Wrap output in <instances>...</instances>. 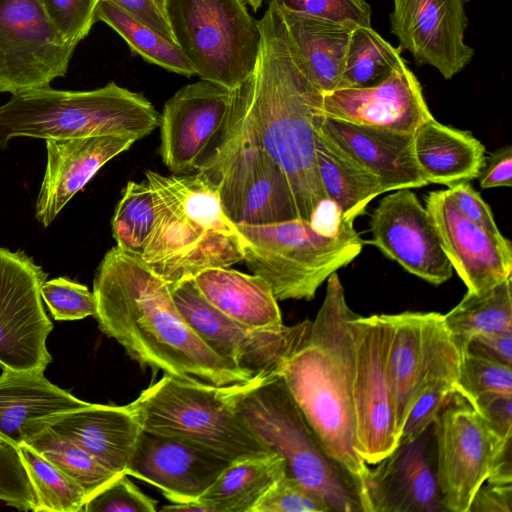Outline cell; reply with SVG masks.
<instances>
[{
  "instance_id": "6da1fadb",
  "label": "cell",
  "mask_w": 512,
  "mask_h": 512,
  "mask_svg": "<svg viewBox=\"0 0 512 512\" xmlns=\"http://www.w3.org/2000/svg\"><path fill=\"white\" fill-rule=\"evenodd\" d=\"M93 293L100 330L143 367L215 386L254 378L206 345L178 310L170 284L139 256L112 247L96 270Z\"/></svg>"
},
{
  "instance_id": "7a4b0ae2",
  "label": "cell",
  "mask_w": 512,
  "mask_h": 512,
  "mask_svg": "<svg viewBox=\"0 0 512 512\" xmlns=\"http://www.w3.org/2000/svg\"><path fill=\"white\" fill-rule=\"evenodd\" d=\"M260 42L250 75L234 89V104L258 142L284 171L299 219L309 221L326 197L315 158L323 94L309 81L290 44L278 7L257 20Z\"/></svg>"
},
{
  "instance_id": "3957f363",
  "label": "cell",
  "mask_w": 512,
  "mask_h": 512,
  "mask_svg": "<svg viewBox=\"0 0 512 512\" xmlns=\"http://www.w3.org/2000/svg\"><path fill=\"white\" fill-rule=\"evenodd\" d=\"M357 315L337 272L331 274L307 340L280 374L323 448L352 477L360 497L369 466L356 451L352 404V322Z\"/></svg>"
},
{
  "instance_id": "277c9868",
  "label": "cell",
  "mask_w": 512,
  "mask_h": 512,
  "mask_svg": "<svg viewBox=\"0 0 512 512\" xmlns=\"http://www.w3.org/2000/svg\"><path fill=\"white\" fill-rule=\"evenodd\" d=\"M155 220L141 259L170 286L243 260V243L216 188L203 176L146 171Z\"/></svg>"
},
{
  "instance_id": "5b68a950",
  "label": "cell",
  "mask_w": 512,
  "mask_h": 512,
  "mask_svg": "<svg viewBox=\"0 0 512 512\" xmlns=\"http://www.w3.org/2000/svg\"><path fill=\"white\" fill-rule=\"evenodd\" d=\"M232 406L255 437L284 458L287 475L324 500L332 511L362 512L354 480L325 451L281 374L235 384Z\"/></svg>"
},
{
  "instance_id": "8992f818",
  "label": "cell",
  "mask_w": 512,
  "mask_h": 512,
  "mask_svg": "<svg viewBox=\"0 0 512 512\" xmlns=\"http://www.w3.org/2000/svg\"><path fill=\"white\" fill-rule=\"evenodd\" d=\"M159 123L160 115L147 98L114 82L88 91L47 86L12 95L0 106V149L15 137L121 135L139 140Z\"/></svg>"
},
{
  "instance_id": "52a82bcc",
  "label": "cell",
  "mask_w": 512,
  "mask_h": 512,
  "mask_svg": "<svg viewBox=\"0 0 512 512\" xmlns=\"http://www.w3.org/2000/svg\"><path fill=\"white\" fill-rule=\"evenodd\" d=\"M236 226L243 260L277 300H312L329 276L350 264L364 246L351 222H344L334 235L322 234L301 219Z\"/></svg>"
},
{
  "instance_id": "ba28073f",
  "label": "cell",
  "mask_w": 512,
  "mask_h": 512,
  "mask_svg": "<svg viewBox=\"0 0 512 512\" xmlns=\"http://www.w3.org/2000/svg\"><path fill=\"white\" fill-rule=\"evenodd\" d=\"M234 385L164 375L128 407L142 429L196 442L232 461L270 453L235 413Z\"/></svg>"
},
{
  "instance_id": "9c48e42d",
  "label": "cell",
  "mask_w": 512,
  "mask_h": 512,
  "mask_svg": "<svg viewBox=\"0 0 512 512\" xmlns=\"http://www.w3.org/2000/svg\"><path fill=\"white\" fill-rule=\"evenodd\" d=\"M197 174L217 190L235 224H266L299 219L289 181L258 142L236 107Z\"/></svg>"
},
{
  "instance_id": "30bf717a",
  "label": "cell",
  "mask_w": 512,
  "mask_h": 512,
  "mask_svg": "<svg viewBox=\"0 0 512 512\" xmlns=\"http://www.w3.org/2000/svg\"><path fill=\"white\" fill-rule=\"evenodd\" d=\"M166 15L201 80L233 90L250 75L260 32L244 0H166Z\"/></svg>"
},
{
  "instance_id": "8fae6325",
  "label": "cell",
  "mask_w": 512,
  "mask_h": 512,
  "mask_svg": "<svg viewBox=\"0 0 512 512\" xmlns=\"http://www.w3.org/2000/svg\"><path fill=\"white\" fill-rule=\"evenodd\" d=\"M171 292L178 310L206 345L253 377L280 374L303 346L311 328L309 320L277 329L241 324L211 306L192 278L172 285Z\"/></svg>"
},
{
  "instance_id": "7c38bea8",
  "label": "cell",
  "mask_w": 512,
  "mask_h": 512,
  "mask_svg": "<svg viewBox=\"0 0 512 512\" xmlns=\"http://www.w3.org/2000/svg\"><path fill=\"white\" fill-rule=\"evenodd\" d=\"M388 319L387 373L400 436L409 412L431 381L458 382L461 353L440 313L406 311L388 314Z\"/></svg>"
},
{
  "instance_id": "4fadbf2b",
  "label": "cell",
  "mask_w": 512,
  "mask_h": 512,
  "mask_svg": "<svg viewBox=\"0 0 512 512\" xmlns=\"http://www.w3.org/2000/svg\"><path fill=\"white\" fill-rule=\"evenodd\" d=\"M352 331L356 451L368 465H374L399 443L387 373L390 344L388 314L369 317L358 314L352 322Z\"/></svg>"
},
{
  "instance_id": "5bb4252c",
  "label": "cell",
  "mask_w": 512,
  "mask_h": 512,
  "mask_svg": "<svg viewBox=\"0 0 512 512\" xmlns=\"http://www.w3.org/2000/svg\"><path fill=\"white\" fill-rule=\"evenodd\" d=\"M47 273L24 251L0 247V368L44 372L53 324L41 297Z\"/></svg>"
},
{
  "instance_id": "9a60e30c",
  "label": "cell",
  "mask_w": 512,
  "mask_h": 512,
  "mask_svg": "<svg viewBox=\"0 0 512 512\" xmlns=\"http://www.w3.org/2000/svg\"><path fill=\"white\" fill-rule=\"evenodd\" d=\"M75 48L37 0H0V92L49 86L66 74Z\"/></svg>"
},
{
  "instance_id": "2e32d148",
  "label": "cell",
  "mask_w": 512,
  "mask_h": 512,
  "mask_svg": "<svg viewBox=\"0 0 512 512\" xmlns=\"http://www.w3.org/2000/svg\"><path fill=\"white\" fill-rule=\"evenodd\" d=\"M433 425L442 504L446 512H468L488 475L493 435L458 393L451 395Z\"/></svg>"
},
{
  "instance_id": "e0dca14e",
  "label": "cell",
  "mask_w": 512,
  "mask_h": 512,
  "mask_svg": "<svg viewBox=\"0 0 512 512\" xmlns=\"http://www.w3.org/2000/svg\"><path fill=\"white\" fill-rule=\"evenodd\" d=\"M234 89L201 80L180 88L160 115V155L176 175L197 171L223 133Z\"/></svg>"
},
{
  "instance_id": "ac0fdd59",
  "label": "cell",
  "mask_w": 512,
  "mask_h": 512,
  "mask_svg": "<svg viewBox=\"0 0 512 512\" xmlns=\"http://www.w3.org/2000/svg\"><path fill=\"white\" fill-rule=\"evenodd\" d=\"M468 0H393L391 33L419 66L435 68L446 80L473 59L465 42Z\"/></svg>"
},
{
  "instance_id": "d6986e66",
  "label": "cell",
  "mask_w": 512,
  "mask_h": 512,
  "mask_svg": "<svg viewBox=\"0 0 512 512\" xmlns=\"http://www.w3.org/2000/svg\"><path fill=\"white\" fill-rule=\"evenodd\" d=\"M360 502L362 512H446L437 482L433 423L368 468Z\"/></svg>"
},
{
  "instance_id": "ffe728a7",
  "label": "cell",
  "mask_w": 512,
  "mask_h": 512,
  "mask_svg": "<svg viewBox=\"0 0 512 512\" xmlns=\"http://www.w3.org/2000/svg\"><path fill=\"white\" fill-rule=\"evenodd\" d=\"M370 230L368 243L407 272L436 286L451 278L453 268L432 219L410 189L382 198L371 216Z\"/></svg>"
},
{
  "instance_id": "44dd1931",
  "label": "cell",
  "mask_w": 512,
  "mask_h": 512,
  "mask_svg": "<svg viewBox=\"0 0 512 512\" xmlns=\"http://www.w3.org/2000/svg\"><path fill=\"white\" fill-rule=\"evenodd\" d=\"M231 462L196 442L141 428L124 473L183 503L197 500Z\"/></svg>"
},
{
  "instance_id": "7402d4cb",
  "label": "cell",
  "mask_w": 512,
  "mask_h": 512,
  "mask_svg": "<svg viewBox=\"0 0 512 512\" xmlns=\"http://www.w3.org/2000/svg\"><path fill=\"white\" fill-rule=\"evenodd\" d=\"M426 209L440 245L467 291L480 293L512 278V246L465 218L448 189L429 192Z\"/></svg>"
},
{
  "instance_id": "603a6c76",
  "label": "cell",
  "mask_w": 512,
  "mask_h": 512,
  "mask_svg": "<svg viewBox=\"0 0 512 512\" xmlns=\"http://www.w3.org/2000/svg\"><path fill=\"white\" fill-rule=\"evenodd\" d=\"M322 114L357 125L414 134L434 118L422 86L405 60L381 83L323 94Z\"/></svg>"
},
{
  "instance_id": "cb8c5ba5",
  "label": "cell",
  "mask_w": 512,
  "mask_h": 512,
  "mask_svg": "<svg viewBox=\"0 0 512 512\" xmlns=\"http://www.w3.org/2000/svg\"><path fill=\"white\" fill-rule=\"evenodd\" d=\"M316 132L378 177L384 192L421 188L429 181L413 151V134L357 125L320 115Z\"/></svg>"
},
{
  "instance_id": "d4e9b609",
  "label": "cell",
  "mask_w": 512,
  "mask_h": 512,
  "mask_svg": "<svg viewBox=\"0 0 512 512\" xmlns=\"http://www.w3.org/2000/svg\"><path fill=\"white\" fill-rule=\"evenodd\" d=\"M46 141L47 163L35 205V218L48 227L98 170L136 141L105 135Z\"/></svg>"
},
{
  "instance_id": "484cf974",
  "label": "cell",
  "mask_w": 512,
  "mask_h": 512,
  "mask_svg": "<svg viewBox=\"0 0 512 512\" xmlns=\"http://www.w3.org/2000/svg\"><path fill=\"white\" fill-rule=\"evenodd\" d=\"M42 428L74 442L115 473L124 472L141 431L128 405L92 403L34 421L26 439Z\"/></svg>"
},
{
  "instance_id": "4316f807",
  "label": "cell",
  "mask_w": 512,
  "mask_h": 512,
  "mask_svg": "<svg viewBox=\"0 0 512 512\" xmlns=\"http://www.w3.org/2000/svg\"><path fill=\"white\" fill-rule=\"evenodd\" d=\"M51 383L43 372L2 370L0 375V439L18 447L36 420L86 405Z\"/></svg>"
},
{
  "instance_id": "83f0119b",
  "label": "cell",
  "mask_w": 512,
  "mask_h": 512,
  "mask_svg": "<svg viewBox=\"0 0 512 512\" xmlns=\"http://www.w3.org/2000/svg\"><path fill=\"white\" fill-rule=\"evenodd\" d=\"M192 280L211 306L241 324L256 329L284 325L278 300L268 283L255 274L215 267L197 273Z\"/></svg>"
},
{
  "instance_id": "f1b7e54d",
  "label": "cell",
  "mask_w": 512,
  "mask_h": 512,
  "mask_svg": "<svg viewBox=\"0 0 512 512\" xmlns=\"http://www.w3.org/2000/svg\"><path fill=\"white\" fill-rule=\"evenodd\" d=\"M278 9L290 44L309 81L322 94L339 89L354 29Z\"/></svg>"
},
{
  "instance_id": "f546056e",
  "label": "cell",
  "mask_w": 512,
  "mask_h": 512,
  "mask_svg": "<svg viewBox=\"0 0 512 512\" xmlns=\"http://www.w3.org/2000/svg\"><path fill=\"white\" fill-rule=\"evenodd\" d=\"M413 151L429 183L448 188L477 178L485 160V147L472 133L435 118L414 132Z\"/></svg>"
},
{
  "instance_id": "4dcf8cb0",
  "label": "cell",
  "mask_w": 512,
  "mask_h": 512,
  "mask_svg": "<svg viewBox=\"0 0 512 512\" xmlns=\"http://www.w3.org/2000/svg\"><path fill=\"white\" fill-rule=\"evenodd\" d=\"M286 474V462L275 452L230 463L197 499L211 512H252L266 491Z\"/></svg>"
},
{
  "instance_id": "1f68e13d",
  "label": "cell",
  "mask_w": 512,
  "mask_h": 512,
  "mask_svg": "<svg viewBox=\"0 0 512 512\" xmlns=\"http://www.w3.org/2000/svg\"><path fill=\"white\" fill-rule=\"evenodd\" d=\"M315 158L323 191L340 208L345 222L354 223L357 217L365 214L368 204L376 196L385 193L377 176L348 158L317 132Z\"/></svg>"
},
{
  "instance_id": "d6a6232c",
  "label": "cell",
  "mask_w": 512,
  "mask_h": 512,
  "mask_svg": "<svg viewBox=\"0 0 512 512\" xmlns=\"http://www.w3.org/2000/svg\"><path fill=\"white\" fill-rule=\"evenodd\" d=\"M512 278L492 288L467 291L461 301L444 315L445 324L462 353L473 337L482 333L512 330Z\"/></svg>"
},
{
  "instance_id": "836d02e7",
  "label": "cell",
  "mask_w": 512,
  "mask_h": 512,
  "mask_svg": "<svg viewBox=\"0 0 512 512\" xmlns=\"http://www.w3.org/2000/svg\"><path fill=\"white\" fill-rule=\"evenodd\" d=\"M96 21H102L116 31L131 50L146 61L170 72L190 77L195 71L180 47L136 20L109 0H98Z\"/></svg>"
},
{
  "instance_id": "e575fe53",
  "label": "cell",
  "mask_w": 512,
  "mask_h": 512,
  "mask_svg": "<svg viewBox=\"0 0 512 512\" xmlns=\"http://www.w3.org/2000/svg\"><path fill=\"white\" fill-rule=\"evenodd\" d=\"M401 51L371 26L355 28L351 33L339 89H361L381 83L404 61Z\"/></svg>"
},
{
  "instance_id": "d590c367",
  "label": "cell",
  "mask_w": 512,
  "mask_h": 512,
  "mask_svg": "<svg viewBox=\"0 0 512 512\" xmlns=\"http://www.w3.org/2000/svg\"><path fill=\"white\" fill-rule=\"evenodd\" d=\"M25 443L77 483L87 499L119 474L109 470L86 450L49 428L35 431Z\"/></svg>"
},
{
  "instance_id": "8d00e7d4",
  "label": "cell",
  "mask_w": 512,
  "mask_h": 512,
  "mask_svg": "<svg viewBox=\"0 0 512 512\" xmlns=\"http://www.w3.org/2000/svg\"><path fill=\"white\" fill-rule=\"evenodd\" d=\"M37 496L34 512L83 511L82 488L30 445L17 447Z\"/></svg>"
},
{
  "instance_id": "74e56055",
  "label": "cell",
  "mask_w": 512,
  "mask_h": 512,
  "mask_svg": "<svg viewBox=\"0 0 512 512\" xmlns=\"http://www.w3.org/2000/svg\"><path fill=\"white\" fill-rule=\"evenodd\" d=\"M154 220L155 207L149 183L146 179L141 182L129 181L111 221L116 246L141 257L152 232Z\"/></svg>"
},
{
  "instance_id": "f35d334b",
  "label": "cell",
  "mask_w": 512,
  "mask_h": 512,
  "mask_svg": "<svg viewBox=\"0 0 512 512\" xmlns=\"http://www.w3.org/2000/svg\"><path fill=\"white\" fill-rule=\"evenodd\" d=\"M457 393L470 405L481 395H512L511 365L471 349L461 353Z\"/></svg>"
},
{
  "instance_id": "ab89813d",
  "label": "cell",
  "mask_w": 512,
  "mask_h": 512,
  "mask_svg": "<svg viewBox=\"0 0 512 512\" xmlns=\"http://www.w3.org/2000/svg\"><path fill=\"white\" fill-rule=\"evenodd\" d=\"M41 297L58 321L80 320L96 313L94 293L85 285L65 277L45 281L41 287Z\"/></svg>"
},
{
  "instance_id": "60d3db41",
  "label": "cell",
  "mask_w": 512,
  "mask_h": 512,
  "mask_svg": "<svg viewBox=\"0 0 512 512\" xmlns=\"http://www.w3.org/2000/svg\"><path fill=\"white\" fill-rule=\"evenodd\" d=\"M279 8L343 25L371 26V6L365 0H270Z\"/></svg>"
},
{
  "instance_id": "b9f144b4",
  "label": "cell",
  "mask_w": 512,
  "mask_h": 512,
  "mask_svg": "<svg viewBox=\"0 0 512 512\" xmlns=\"http://www.w3.org/2000/svg\"><path fill=\"white\" fill-rule=\"evenodd\" d=\"M0 501L21 511H35L37 496L16 447L0 439Z\"/></svg>"
},
{
  "instance_id": "7bdbcfd3",
  "label": "cell",
  "mask_w": 512,
  "mask_h": 512,
  "mask_svg": "<svg viewBox=\"0 0 512 512\" xmlns=\"http://www.w3.org/2000/svg\"><path fill=\"white\" fill-rule=\"evenodd\" d=\"M331 511L324 500L287 474L280 477L252 509V512Z\"/></svg>"
},
{
  "instance_id": "ee69618b",
  "label": "cell",
  "mask_w": 512,
  "mask_h": 512,
  "mask_svg": "<svg viewBox=\"0 0 512 512\" xmlns=\"http://www.w3.org/2000/svg\"><path fill=\"white\" fill-rule=\"evenodd\" d=\"M63 38L73 46L83 40L96 22L98 0H37Z\"/></svg>"
},
{
  "instance_id": "f6af8a7d",
  "label": "cell",
  "mask_w": 512,
  "mask_h": 512,
  "mask_svg": "<svg viewBox=\"0 0 512 512\" xmlns=\"http://www.w3.org/2000/svg\"><path fill=\"white\" fill-rule=\"evenodd\" d=\"M157 502L144 494L124 472L87 499L86 512H155Z\"/></svg>"
},
{
  "instance_id": "bcb514c9",
  "label": "cell",
  "mask_w": 512,
  "mask_h": 512,
  "mask_svg": "<svg viewBox=\"0 0 512 512\" xmlns=\"http://www.w3.org/2000/svg\"><path fill=\"white\" fill-rule=\"evenodd\" d=\"M457 393V381L438 378L431 381L421 392L408 414L399 436V443L416 439L434 423L443 406L452 394Z\"/></svg>"
},
{
  "instance_id": "7dc6e473",
  "label": "cell",
  "mask_w": 512,
  "mask_h": 512,
  "mask_svg": "<svg viewBox=\"0 0 512 512\" xmlns=\"http://www.w3.org/2000/svg\"><path fill=\"white\" fill-rule=\"evenodd\" d=\"M450 195L460 213L494 236H502L489 205L473 188L470 181L449 187Z\"/></svg>"
},
{
  "instance_id": "c3c4849f",
  "label": "cell",
  "mask_w": 512,
  "mask_h": 512,
  "mask_svg": "<svg viewBox=\"0 0 512 512\" xmlns=\"http://www.w3.org/2000/svg\"><path fill=\"white\" fill-rule=\"evenodd\" d=\"M491 434L498 438L512 436V395L488 393L471 404Z\"/></svg>"
},
{
  "instance_id": "681fc988",
  "label": "cell",
  "mask_w": 512,
  "mask_h": 512,
  "mask_svg": "<svg viewBox=\"0 0 512 512\" xmlns=\"http://www.w3.org/2000/svg\"><path fill=\"white\" fill-rule=\"evenodd\" d=\"M136 20L176 43L167 15L155 0H109ZM177 44V43H176ZM178 45V44H177Z\"/></svg>"
},
{
  "instance_id": "f907efd6",
  "label": "cell",
  "mask_w": 512,
  "mask_h": 512,
  "mask_svg": "<svg viewBox=\"0 0 512 512\" xmlns=\"http://www.w3.org/2000/svg\"><path fill=\"white\" fill-rule=\"evenodd\" d=\"M479 185L483 189L512 186V148L501 147L485 157L478 174Z\"/></svg>"
},
{
  "instance_id": "816d5d0a",
  "label": "cell",
  "mask_w": 512,
  "mask_h": 512,
  "mask_svg": "<svg viewBox=\"0 0 512 512\" xmlns=\"http://www.w3.org/2000/svg\"><path fill=\"white\" fill-rule=\"evenodd\" d=\"M512 484L485 481L474 494L468 512H511Z\"/></svg>"
},
{
  "instance_id": "f5cc1de1",
  "label": "cell",
  "mask_w": 512,
  "mask_h": 512,
  "mask_svg": "<svg viewBox=\"0 0 512 512\" xmlns=\"http://www.w3.org/2000/svg\"><path fill=\"white\" fill-rule=\"evenodd\" d=\"M467 348L511 365L512 330L478 334L471 339Z\"/></svg>"
},
{
  "instance_id": "db71d44e",
  "label": "cell",
  "mask_w": 512,
  "mask_h": 512,
  "mask_svg": "<svg viewBox=\"0 0 512 512\" xmlns=\"http://www.w3.org/2000/svg\"><path fill=\"white\" fill-rule=\"evenodd\" d=\"M511 441L512 436L506 438L493 436L488 475L486 478L487 482L512 484Z\"/></svg>"
},
{
  "instance_id": "11a10c76",
  "label": "cell",
  "mask_w": 512,
  "mask_h": 512,
  "mask_svg": "<svg viewBox=\"0 0 512 512\" xmlns=\"http://www.w3.org/2000/svg\"><path fill=\"white\" fill-rule=\"evenodd\" d=\"M162 511H177V512H211L210 509L203 503L198 500L183 502V503H174L168 506H164L161 508Z\"/></svg>"
},
{
  "instance_id": "9f6ffc18",
  "label": "cell",
  "mask_w": 512,
  "mask_h": 512,
  "mask_svg": "<svg viewBox=\"0 0 512 512\" xmlns=\"http://www.w3.org/2000/svg\"><path fill=\"white\" fill-rule=\"evenodd\" d=\"M246 5H249L254 11H257L261 8L264 0H244Z\"/></svg>"
},
{
  "instance_id": "6f0895ef",
  "label": "cell",
  "mask_w": 512,
  "mask_h": 512,
  "mask_svg": "<svg viewBox=\"0 0 512 512\" xmlns=\"http://www.w3.org/2000/svg\"><path fill=\"white\" fill-rule=\"evenodd\" d=\"M158 6L165 12L166 14V0H155Z\"/></svg>"
}]
</instances>
